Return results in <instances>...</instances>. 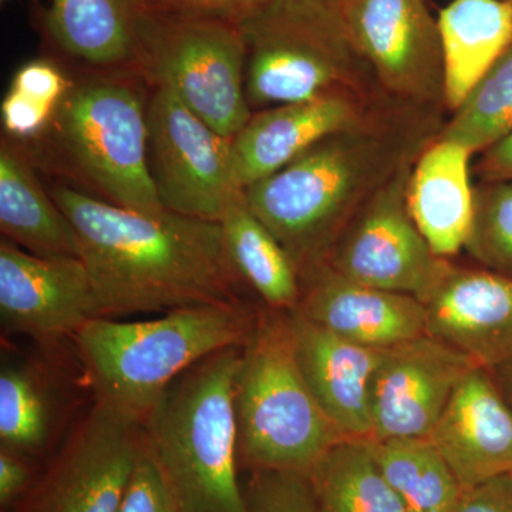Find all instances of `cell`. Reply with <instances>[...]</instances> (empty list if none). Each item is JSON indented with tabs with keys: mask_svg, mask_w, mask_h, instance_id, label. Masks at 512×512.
<instances>
[{
	"mask_svg": "<svg viewBox=\"0 0 512 512\" xmlns=\"http://www.w3.org/2000/svg\"><path fill=\"white\" fill-rule=\"evenodd\" d=\"M439 110L386 101L245 188L249 208L302 274L328 255L357 212L439 137Z\"/></svg>",
	"mask_w": 512,
	"mask_h": 512,
	"instance_id": "2",
	"label": "cell"
},
{
	"mask_svg": "<svg viewBox=\"0 0 512 512\" xmlns=\"http://www.w3.org/2000/svg\"><path fill=\"white\" fill-rule=\"evenodd\" d=\"M16 141L0 140V231L40 256L79 258L76 232Z\"/></svg>",
	"mask_w": 512,
	"mask_h": 512,
	"instance_id": "21",
	"label": "cell"
},
{
	"mask_svg": "<svg viewBox=\"0 0 512 512\" xmlns=\"http://www.w3.org/2000/svg\"><path fill=\"white\" fill-rule=\"evenodd\" d=\"M386 101L370 103L353 94L336 93L255 111L232 137L238 190L275 174L323 138L362 123Z\"/></svg>",
	"mask_w": 512,
	"mask_h": 512,
	"instance_id": "17",
	"label": "cell"
},
{
	"mask_svg": "<svg viewBox=\"0 0 512 512\" xmlns=\"http://www.w3.org/2000/svg\"><path fill=\"white\" fill-rule=\"evenodd\" d=\"M148 170L164 210L220 222L237 194L232 138L222 136L180 99L151 89Z\"/></svg>",
	"mask_w": 512,
	"mask_h": 512,
	"instance_id": "9",
	"label": "cell"
},
{
	"mask_svg": "<svg viewBox=\"0 0 512 512\" xmlns=\"http://www.w3.org/2000/svg\"><path fill=\"white\" fill-rule=\"evenodd\" d=\"M330 2L338 3V2H339V0H330Z\"/></svg>",
	"mask_w": 512,
	"mask_h": 512,
	"instance_id": "39",
	"label": "cell"
},
{
	"mask_svg": "<svg viewBox=\"0 0 512 512\" xmlns=\"http://www.w3.org/2000/svg\"><path fill=\"white\" fill-rule=\"evenodd\" d=\"M507 2L510 3L511 8H512V0H507Z\"/></svg>",
	"mask_w": 512,
	"mask_h": 512,
	"instance_id": "40",
	"label": "cell"
},
{
	"mask_svg": "<svg viewBox=\"0 0 512 512\" xmlns=\"http://www.w3.org/2000/svg\"><path fill=\"white\" fill-rule=\"evenodd\" d=\"M2 3L10 2V0H0Z\"/></svg>",
	"mask_w": 512,
	"mask_h": 512,
	"instance_id": "38",
	"label": "cell"
},
{
	"mask_svg": "<svg viewBox=\"0 0 512 512\" xmlns=\"http://www.w3.org/2000/svg\"><path fill=\"white\" fill-rule=\"evenodd\" d=\"M220 224L239 279L251 286L272 311H295L302 296L298 266L249 208L244 191H238L229 201Z\"/></svg>",
	"mask_w": 512,
	"mask_h": 512,
	"instance_id": "24",
	"label": "cell"
},
{
	"mask_svg": "<svg viewBox=\"0 0 512 512\" xmlns=\"http://www.w3.org/2000/svg\"><path fill=\"white\" fill-rule=\"evenodd\" d=\"M466 249L484 268L512 276V180L478 185Z\"/></svg>",
	"mask_w": 512,
	"mask_h": 512,
	"instance_id": "29",
	"label": "cell"
},
{
	"mask_svg": "<svg viewBox=\"0 0 512 512\" xmlns=\"http://www.w3.org/2000/svg\"><path fill=\"white\" fill-rule=\"evenodd\" d=\"M242 350L224 349L192 366L143 424L180 512H251L237 477L235 380Z\"/></svg>",
	"mask_w": 512,
	"mask_h": 512,
	"instance_id": "5",
	"label": "cell"
},
{
	"mask_svg": "<svg viewBox=\"0 0 512 512\" xmlns=\"http://www.w3.org/2000/svg\"><path fill=\"white\" fill-rule=\"evenodd\" d=\"M238 453L255 471L309 476L320 458L350 439L326 416L303 379L288 312L256 320L235 380Z\"/></svg>",
	"mask_w": 512,
	"mask_h": 512,
	"instance_id": "7",
	"label": "cell"
},
{
	"mask_svg": "<svg viewBox=\"0 0 512 512\" xmlns=\"http://www.w3.org/2000/svg\"><path fill=\"white\" fill-rule=\"evenodd\" d=\"M251 512H316L308 476L256 471L247 495Z\"/></svg>",
	"mask_w": 512,
	"mask_h": 512,
	"instance_id": "30",
	"label": "cell"
},
{
	"mask_svg": "<svg viewBox=\"0 0 512 512\" xmlns=\"http://www.w3.org/2000/svg\"><path fill=\"white\" fill-rule=\"evenodd\" d=\"M308 477L316 512H406L377 466L367 439L340 441Z\"/></svg>",
	"mask_w": 512,
	"mask_h": 512,
	"instance_id": "25",
	"label": "cell"
},
{
	"mask_svg": "<svg viewBox=\"0 0 512 512\" xmlns=\"http://www.w3.org/2000/svg\"><path fill=\"white\" fill-rule=\"evenodd\" d=\"M301 282L293 312L340 338L382 350L426 335V305L414 296L359 284L325 262L303 271Z\"/></svg>",
	"mask_w": 512,
	"mask_h": 512,
	"instance_id": "16",
	"label": "cell"
},
{
	"mask_svg": "<svg viewBox=\"0 0 512 512\" xmlns=\"http://www.w3.org/2000/svg\"><path fill=\"white\" fill-rule=\"evenodd\" d=\"M369 447L406 512L456 510L463 487L429 437L369 440Z\"/></svg>",
	"mask_w": 512,
	"mask_h": 512,
	"instance_id": "26",
	"label": "cell"
},
{
	"mask_svg": "<svg viewBox=\"0 0 512 512\" xmlns=\"http://www.w3.org/2000/svg\"><path fill=\"white\" fill-rule=\"evenodd\" d=\"M49 191L76 232L96 318L239 302L220 222L130 210L63 183Z\"/></svg>",
	"mask_w": 512,
	"mask_h": 512,
	"instance_id": "1",
	"label": "cell"
},
{
	"mask_svg": "<svg viewBox=\"0 0 512 512\" xmlns=\"http://www.w3.org/2000/svg\"><path fill=\"white\" fill-rule=\"evenodd\" d=\"M488 370H490L498 390L503 394L505 402L510 404L512 409V359Z\"/></svg>",
	"mask_w": 512,
	"mask_h": 512,
	"instance_id": "37",
	"label": "cell"
},
{
	"mask_svg": "<svg viewBox=\"0 0 512 512\" xmlns=\"http://www.w3.org/2000/svg\"><path fill=\"white\" fill-rule=\"evenodd\" d=\"M53 397L32 366L3 363L0 372V443L19 454L36 453L52 433Z\"/></svg>",
	"mask_w": 512,
	"mask_h": 512,
	"instance_id": "28",
	"label": "cell"
},
{
	"mask_svg": "<svg viewBox=\"0 0 512 512\" xmlns=\"http://www.w3.org/2000/svg\"><path fill=\"white\" fill-rule=\"evenodd\" d=\"M247 49L235 23L175 18L140 8L133 70L150 89L174 94L222 136L251 119Z\"/></svg>",
	"mask_w": 512,
	"mask_h": 512,
	"instance_id": "8",
	"label": "cell"
},
{
	"mask_svg": "<svg viewBox=\"0 0 512 512\" xmlns=\"http://www.w3.org/2000/svg\"><path fill=\"white\" fill-rule=\"evenodd\" d=\"M72 83V74L52 59H36L16 70L9 89L26 99L57 109Z\"/></svg>",
	"mask_w": 512,
	"mask_h": 512,
	"instance_id": "32",
	"label": "cell"
},
{
	"mask_svg": "<svg viewBox=\"0 0 512 512\" xmlns=\"http://www.w3.org/2000/svg\"><path fill=\"white\" fill-rule=\"evenodd\" d=\"M150 92L134 70L83 69L72 74L45 133L18 144L37 170L76 190L130 210L164 211L148 170Z\"/></svg>",
	"mask_w": 512,
	"mask_h": 512,
	"instance_id": "3",
	"label": "cell"
},
{
	"mask_svg": "<svg viewBox=\"0 0 512 512\" xmlns=\"http://www.w3.org/2000/svg\"><path fill=\"white\" fill-rule=\"evenodd\" d=\"M471 153L453 141L434 138L414 161L406 201L410 217L434 254L448 259L466 248L476 214Z\"/></svg>",
	"mask_w": 512,
	"mask_h": 512,
	"instance_id": "20",
	"label": "cell"
},
{
	"mask_svg": "<svg viewBox=\"0 0 512 512\" xmlns=\"http://www.w3.org/2000/svg\"><path fill=\"white\" fill-rule=\"evenodd\" d=\"M477 171L483 181L512 180V131L483 151Z\"/></svg>",
	"mask_w": 512,
	"mask_h": 512,
	"instance_id": "36",
	"label": "cell"
},
{
	"mask_svg": "<svg viewBox=\"0 0 512 512\" xmlns=\"http://www.w3.org/2000/svg\"><path fill=\"white\" fill-rule=\"evenodd\" d=\"M140 0H52L50 39L87 70H133Z\"/></svg>",
	"mask_w": 512,
	"mask_h": 512,
	"instance_id": "23",
	"label": "cell"
},
{
	"mask_svg": "<svg viewBox=\"0 0 512 512\" xmlns=\"http://www.w3.org/2000/svg\"><path fill=\"white\" fill-rule=\"evenodd\" d=\"M120 512H180L144 437Z\"/></svg>",
	"mask_w": 512,
	"mask_h": 512,
	"instance_id": "31",
	"label": "cell"
},
{
	"mask_svg": "<svg viewBox=\"0 0 512 512\" xmlns=\"http://www.w3.org/2000/svg\"><path fill=\"white\" fill-rule=\"evenodd\" d=\"M512 131V43L471 90L439 137L483 153Z\"/></svg>",
	"mask_w": 512,
	"mask_h": 512,
	"instance_id": "27",
	"label": "cell"
},
{
	"mask_svg": "<svg viewBox=\"0 0 512 512\" xmlns=\"http://www.w3.org/2000/svg\"><path fill=\"white\" fill-rule=\"evenodd\" d=\"M336 6L357 53L390 100L446 107L439 22L426 0H339Z\"/></svg>",
	"mask_w": 512,
	"mask_h": 512,
	"instance_id": "11",
	"label": "cell"
},
{
	"mask_svg": "<svg viewBox=\"0 0 512 512\" xmlns=\"http://www.w3.org/2000/svg\"><path fill=\"white\" fill-rule=\"evenodd\" d=\"M251 318L239 302L198 305L137 322L90 319L73 339L96 400L143 426L168 387L192 366L247 345Z\"/></svg>",
	"mask_w": 512,
	"mask_h": 512,
	"instance_id": "4",
	"label": "cell"
},
{
	"mask_svg": "<svg viewBox=\"0 0 512 512\" xmlns=\"http://www.w3.org/2000/svg\"><path fill=\"white\" fill-rule=\"evenodd\" d=\"M237 25L247 49L252 113L336 93L390 100L353 46L335 2L264 0Z\"/></svg>",
	"mask_w": 512,
	"mask_h": 512,
	"instance_id": "6",
	"label": "cell"
},
{
	"mask_svg": "<svg viewBox=\"0 0 512 512\" xmlns=\"http://www.w3.org/2000/svg\"><path fill=\"white\" fill-rule=\"evenodd\" d=\"M264 0H140V6L175 18L237 23Z\"/></svg>",
	"mask_w": 512,
	"mask_h": 512,
	"instance_id": "33",
	"label": "cell"
},
{
	"mask_svg": "<svg viewBox=\"0 0 512 512\" xmlns=\"http://www.w3.org/2000/svg\"><path fill=\"white\" fill-rule=\"evenodd\" d=\"M444 104L453 113L512 43L507 0H453L439 19Z\"/></svg>",
	"mask_w": 512,
	"mask_h": 512,
	"instance_id": "22",
	"label": "cell"
},
{
	"mask_svg": "<svg viewBox=\"0 0 512 512\" xmlns=\"http://www.w3.org/2000/svg\"><path fill=\"white\" fill-rule=\"evenodd\" d=\"M423 303L431 338L485 369L512 359V276L450 264Z\"/></svg>",
	"mask_w": 512,
	"mask_h": 512,
	"instance_id": "15",
	"label": "cell"
},
{
	"mask_svg": "<svg viewBox=\"0 0 512 512\" xmlns=\"http://www.w3.org/2000/svg\"><path fill=\"white\" fill-rule=\"evenodd\" d=\"M473 360L421 335L383 350L369 390V440L429 437Z\"/></svg>",
	"mask_w": 512,
	"mask_h": 512,
	"instance_id": "13",
	"label": "cell"
},
{
	"mask_svg": "<svg viewBox=\"0 0 512 512\" xmlns=\"http://www.w3.org/2000/svg\"><path fill=\"white\" fill-rule=\"evenodd\" d=\"M0 318L8 333L42 343L73 338L96 318L92 282L82 259L40 256L0 241Z\"/></svg>",
	"mask_w": 512,
	"mask_h": 512,
	"instance_id": "14",
	"label": "cell"
},
{
	"mask_svg": "<svg viewBox=\"0 0 512 512\" xmlns=\"http://www.w3.org/2000/svg\"><path fill=\"white\" fill-rule=\"evenodd\" d=\"M299 369L323 412L350 439H370L369 390L383 350L340 338L289 313Z\"/></svg>",
	"mask_w": 512,
	"mask_h": 512,
	"instance_id": "19",
	"label": "cell"
},
{
	"mask_svg": "<svg viewBox=\"0 0 512 512\" xmlns=\"http://www.w3.org/2000/svg\"><path fill=\"white\" fill-rule=\"evenodd\" d=\"M143 437L138 421L96 400L40 485L33 512H120Z\"/></svg>",
	"mask_w": 512,
	"mask_h": 512,
	"instance_id": "12",
	"label": "cell"
},
{
	"mask_svg": "<svg viewBox=\"0 0 512 512\" xmlns=\"http://www.w3.org/2000/svg\"><path fill=\"white\" fill-rule=\"evenodd\" d=\"M414 161L363 205L322 262L359 284L424 302L450 262L434 254L410 217L406 192Z\"/></svg>",
	"mask_w": 512,
	"mask_h": 512,
	"instance_id": "10",
	"label": "cell"
},
{
	"mask_svg": "<svg viewBox=\"0 0 512 512\" xmlns=\"http://www.w3.org/2000/svg\"><path fill=\"white\" fill-rule=\"evenodd\" d=\"M429 439L464 491L512 476V409L490 370L476 366L467 373Z\"/></svg>",
	"mask_w": 512,
	"mask_h": 512,
	"instance_id": "18",
	"label": "cell"
},
{
	"mask_svg": "<svg viewBox=\"0 0 512 512\" xmlns=\"http://www.w3.org/2000/svg\"><path fill=\"white\" fill-rule=\"evenodd\" d=\"M453 512H512V476L493 478L464 491Z\"/></svg>",
	"mask_w": 512,
	"mask_h": 512,
	"instance_id": "34",
	"label": "cell"
},
{
	"mask_svg": "<svg viewBox=\"0 0 512 512\" xmlns=\"http://www.w3.org/2000/svg\"><path fill=\"white\" fill-rule=\"evenodd\" d=\"M30 470L22 454L0 450V504L6 507L28 487Z\"/></svg>",
	"mask_w": 512,
	"mask_h": 512,
	"instance_id": "35",
	"label": "cell"
}]
</instances>
